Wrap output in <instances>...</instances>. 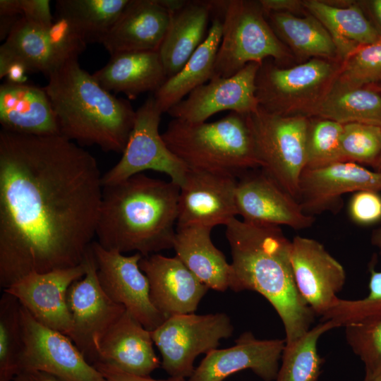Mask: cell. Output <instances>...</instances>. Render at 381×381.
<instances>
[{
	"instance_id": "cell-1",
	"label": "cell",
	"mask_w": 381,
	"mask_h": 381,
	"mask_svg": "<svg viewBox=\"0 0 381 381\" xmlns=\"http://www.w3.org/2000/svg\"><path fill=\"white\" fill-rule=\"evenodd\" d=\"M94 156L61 136L0 132V286L80 265L103 186Z\"/></svg>"
},
{
	"instance_id": "cell-2",
	"label": "cell",
	"mask_w": 381,
	"mask_h": 381,
	"mask_svg": "<svg viewBox=\"0 0 381 381\" xmlns=\"http://www.w3.org/2000/svg\"><path fill=\"white\" fill-rule=\"evenodd\" d=\"M226 238L232 261L229 288L264 296L281 318L286 344L310 329L315 314L300 294L291 262V242L278 226L258 225L233 218Z\"/></svg>"
},
{
	"instance_id": "cell-3",
	"label": "cell",
	"mask_w": 381,
	"mask_h": 381,
	"mask_svg": "<svg viewBox=\"0 0 381 381\" xmlns=\"http://www.w3.org/2000/svg\"><path fill=\"white\" fill-rule=\"evenodd\" d=\"M180 188L143 173L103 186L96 241L143 256L173 248Z\"/></svg>"
},
{
	"instance_id": "cell-4",
	"label": "cell",
	"mask_w": 381,
	"mask_h": 381,
	"mask_svg": "<svg viewBox=\"0 0 381 381\" xmlns=\"http://www.w3.org/2000/svg\"><path fill=\"white\" fill-rule=\"evenodd\" d=\"M44 87L60 135L80 145L122 153L135 119L130 102L117 98L83 69L78 59L53 68Z\"/></svg>"
},
{
	"instance_id": "cell-5",
	"label": "cell",
	"mask_w": 381,
	"mask_h": 381,
	"mask_svg": "<svg viewBox=\"0 0 381 381\" xmlns=\"http://www.w3.org/2000/svg\"><path fill=\"white\" fill-rule=\"evenodd\" d=\"M162 136L188 169L237 177L247 170L260 168L245 115L231 111L210 123L173 119Z\"/></svg>"
},
{
	"instance_id": "cell-6",
	"label": "cell",
	"mask_w": 381,
	"mask_h": 381,
	"mask_svg": "<svg viewBox=\"0 0 381 381\" xmlns=\"http://www.w3.org/2000/svg\"><path fill=\"white\" fill-rule=\"evenodd\" d=\"M217 6L223 14L222 33L212 78L231 77L248 64H261L267 59L279 66L291 60L293 54L273 31L259 1H217Z\"/></svg>"
},
{
	"instance_id": "cell-7",
	"label": "cell",
	"mask_w": 381,
	"mask_h": 381,
	"mask_svg": "<svg viewBox=\"0 0 381 381\" xmlns=\"http://www.w3.org/2000/svg\"><path fill=\"white\" fill-rule=\"evenodd\" d=\"M340 61L312 59L284 68L267 59L256 75V97L260 107L282 116L313 117L334 86Z\"/></svg>"
},
{
	"instance_id": "cell-8",
	"label": "cell",
	"mask_w": 381,
	"mask_h": 381,
	"mask_svg": "<svg viewBox=\"0 0 381 381\" xmlns=\"http://www.w3.org/2000/svg\"><path fill=\"white\" fill-rule=\"evenodd\" d=\"M245 118L260 168L298 200L300 179L307 164L310 118L274 114L260 107Z\"/></svg>"
},
{
	"instance_id": "cell-9",
	"label": "cell",
	"mask_w": 381,
	"mask_h": 381,
	"mask_svg": "<svg viewBox=\"0 0 381 381\" xmlns=\"http://www.w3.org/2000/svg\"><path fill=\"white\" fill-rule=\"evenodd\" d=\"M234 326L224 313L171 316L151 331L162 356V367L171 377H190L195 358L217 349L220 341L232 336Z\"/></svg>"
},
{
	"instance_id": "cell-10",
	"label": "cell",
	"mask_w": 381,
	"mask_h": 381,
	"mask_svg": "<svg viewBox=\"0 0 381 381\" xmlns=\"http://www.w3.org/2000/svg\"><path fill=\"white\" fill-rule=\"evenodd\" d=\"M162 112L154 96L135 111L133 127L120 160L102 175V186L120 183L147 170L168 175L179 188L188 168L167 147L159 132Z\"/></svg>"
},
{
	"instance_id": "cell-11",
	"label": "cell",
	"mask_w": 381,
	"mask_h": 381,
	"mask_svg": "<svg viewBox=\"0 0 381 381\" xmlns=\"http://www.w3.org/2000/svg\"><path fill=\"white\" fill-rule=\"evenodd\" d=\"M23 347L20 371H40L61 381H105L67 335L35 320L21 306Z\"/></svg>"
},
{
	"instance_id": "cell-12",
	"label": "cell",
	"mask_w": 381,
	"mask_h": 381,
	"mask_svg": "<svg viewBox=\"0 0 381 381\" xmlns=\"http://www.w3.org/2000/svg\"><path fill=\"white\" fill-rule=\"evenodd\" d=\"M85 275L68 289L67 302L72 322L71 339L93 365L103 337L126 311L102 289L91 246L85 254Z\"/></svg>"
},
{
	"instance_id": "cell-13",
	"label": "cell",
	"mask_w": 381,
	"mask_h": 381,
	"mask_svg": "<svg viewBox=\"0 0 381 381\" xmlns=\"http://www.w3.org/2000/svg\"><path fill=\"white\" fill-rule=\"evenodd\" d=\"M91 249L97 266L99 282L107 295L123 306L145 328L152 331L166 318L152 303L147 277L139 262L143 255H131L102 247L96 241Z\"/></svg>"
},
{
	"instance_id": "cell-14",
	"label": "cell",
	"mask_w": 381,
	"mask_h": 381,
	"mask_svg": "<svg viewBox=\"0 0 381 381\" xmlns=\"http://www.w3.org/2000/svg\"><path fill=\"white\" fill-rule=\"evenodd\" d=\"M236 185L233 174L188 169L179 188L176 227L226 226L238 215Z\"/></svg>"
},
{
	"instance_id": "cell-15",
	"label": "cell",
	"mask_w": 381,
	"mask_h": 381,
	"mask_svg": "<svg viewBox=\"0 0 381 381\" xmlns=\"http://www.w3.org/2000/svg\"><path fill=\"white\" fill-rule=\"evenodd\" d=\"M249 169L237 176L236 205L243 221L258 225L310 227L314 217L263 169Z\"/></svg>"
},
{
	"instance_id": "cell-16",
	"label": "cell",
	"mask_w": 381,
	"mask_h": 381,
	"mask_svg": "<svg viewBox=\"0 0 381 381\" xmlns=\"http://www.w3.org/2000/svg\"><path fill=\"white\" fill-rule=\"evenodd\" d=\"M260 65L249 63L231 77L212 78L194 89L167 113L173 119L202 123L222 111L242 115L255 112L260 107L255 84Z\"/></svg>"
},
{
	"instance_id": "cell-17",
	"label": "cell",
	"mask_w": 381,
	"mask_h": 381,
	"mask_svg": "<svg viewBox=\"0 0 381 381\" xmlns=\"http://www.w3.org/2000/svg\"><path fill=\"white\" fill-rule=\"evenodd\" d=\"M83 262L75 267L47 272H32L3 290L15 296L41 325L70 337L72 322L67 293L85 274Z\"/></svg>"
},
{
	"instance_id": "cell-18",
	"label": "cell",
	"mask_w": 381,
	"mask_h": 381,
	"mask_svg": "<svg viewBox=\"0 0 381 381\" xmlns=\"http://www.w3.org/2000/svg\"><path fill=\"white\" fill-rule=\"evenodd\" d=\"M291 262L297 289L315 315L323 316L344 287L343 266L315 239L295 236L291 242Z\"/></svg>"
},
{
	"instance_id": "cell-19",
	"label": "cell",
	"mask_w": 381,
	"mask_h": 381,
	"mask_svg": "<svg viewBox=\"0 0 381 381\" xmlns=\"http://www.w3.org/2000/svg\"><path fill=\"white\" fill-rule=\"evenodd\" d=\"M285 339H258L242 333L233 346L214 349L195 368L188 381H224L231 375L250 369L264 381L276 380Z\"/></svg>"
},
{
	"instance_id": "cell-20",
	"label": "cell",
	"mask_w": 381,
	"mask_h": 381,
	"mask_svg": "<svg viewBox=\"0 0 381 381\" xmlns=\"http://www.w3.org/2000/svg\"><path fill=\"white\" fill-rule=\"evenodd\" d=\"M362 190H381V172L350 162L305 169L299 183L298 201L309 214L339 207L341 195Z\"/></svg>"
},
{
	"instance_id": "cell-21",
	"label": "cell",
	"mask_w": 381,
	"mask_h": 381,
	"mask_svg": "<svg viewBox=\"0 0 381 381\" xmlns=\"http://www.w3.org/2000/svg\"><path fill=\"white\" fill-rule=\"evenodd\" d=\"M139 265L147 277L152 303L166 319L195 313L209 289L176 256H143Z\"/></svg>"
},
{
	"instance_id": "cell-22",
	"label": "cell",
	"mask_w": 381,
	"mask_h": 381,
	"mask_svg": "<svg viewBox=\"0 0 381 381\" xmlns=\"http://www.w3.org/2000/svg\"><path fill=\"white\" fill-rule=\"evenodd\" d=\"M170 18L171 13L159 0H130L100 43L111 55L158 51Z\"/></svg>"
},
{
	"instance_id": "cell-23",
	"label": "cell",
	"mask_w": 381,
	"mask_h": 381,
	"mask_svg": "<svg viewBox=\"0 0 381 381\" xmlns=\"http://www.w3.org/2000/svg\"><path fill=\"white\" fill-rule=\"evenodd\" d=\"M153 344L151 331L126 310L103 337L97 362L130 374L149 376L160 365Z\"/></svg>"
},
{
	"instance_id": "cell-24",
	"label": "cell",
	"mask_w": 381,
	"mask_h": 381,
	"mask_svg": "<svg viewBox=\"0 0 381 381\" xmlns=\"http://www.w3.org/2000/svg\"><path fill=\"white\" fill-rule=\"evenodd\" d=\"M2 130L30 135H60L57 119L44 87L28 83L0 86Z\"/></svg>"
},
{
	"instance_id": "cell-25",
	"label": "cell",
	"mask_w": 381,
	"mask_h": 381,
	"mask_svg": "<svg viewBox=\"0 0 381 381\" xmlns=\"http://www.w3.org/2000/svg\"><path fill=\"white\" fill-rule=\"evenodd\" d=\"M92 75L105 90L122 92L131 99L143 92H156L167 80L158 51L114 54Z\"/></svg>"
},
{
	"instance_id": "cell-26",
	"label": "cell",
	"mask_w": 381,
	"mask_h": 381,
	"mask_svg": "<svg viewBox=\"0 0 381 381\" xmlns=\"http://www.w3.org/2000/svg\"><path fill=\"white\" fill-rule=\"evenodd\" d=\"M213 12L212 1H187L171 13L169 25L158 50L167 79L177 73L203 42Z\"/></svg>"
},
{
	"instance_id": "cell-27",
	"label": "cell",
	"mask_w": 381,
	"mask_h": 381,
	"mask_svg": "<svg viewBox=\"0 0 381 381\" xmlns=\"http://www.w3.org/2000/svg\"><path fill=\"white\" fill-rule=\"evenodd\" d=\"M212 229L204 226L176 227L173 248L178 258L209 289L229 288L231 264L212 243Z\"/></svg>"
},
{
	"instance_id": "cell-28",
	"label": "cell",
	"mask_w": 381,
	"mask_h": 381,
	"mask_svg": "<svg viewBox=\"0 0 381 381\" xmlns=\"http://www.w3.org/2000/svg\"><path fill=\"white\" fill-rule=\"evenodd\" d=\"M337 6L327 1L305 0L306 11L327 30L337 47L340 61L358 47L381 38L358 3Z\"/></svg>"
},
{
	"instance_id": "cell-29",
	"label": "cell",
	"mask_w": 381,
	"mask_h": 381,
	"mask_svg": "<svg viewBox=\"0 0 381 381\" xmlns=\"http://www.w3.org/2000/svg\"><path fill=\"white\" fill-rule=\"evenodd\" d=\"M222 33V19L218 15L213 18L206 37L183 68L154 92L157 106L162 114L168 112L194 89L211 80Z\"/></svg>"
},
{
	"instance_id": "cell-30",
	"label": "cell",
	"mask_w": 381,
	"mask_h": 381,
	"mask_svg": "<svg viewBox=\"0 0 381 381\" xmlns=\"http://www.w3.org/2000/svg\"><path fill=\"white\" fill-rule=\"evenodd\" d=\"M265 15L276 35L303 62L312 59L340 61L330 34L309 13L302 17L289 13Z\"/></svg>"
},
{
	"instance_id": "cell-31",
	"label": "cell",
	"mask_w": 381,
	"mask_h": 381,
	"mask_svg": "<svg viewBox=\"0 0 381 381\" xmlns=\"http://www.w3.org/2000/svg\"><path fill=\"white\" fill-rule=\"evenodd\" d=\"M45 31L24 18L15 24L0 47V78L15 61L25 65L28 72L49 74L54 64Z\"/></svg>"
},
{
	"instance_id": "cell-32",
	"label": "cell",
	"mask_w": 381,
	"mask_h": 381,
	"mask_svg": "<svg viewBox=\"0 0 381 381\" xmlns=\"http://www.w3.org/2000/svg\"><path fill=\"white\" fill-rule=\"evenodd\" d=\"M313 117L346 124L359 123L381 127V94L367 87L334 85Z\"/></svg>"
},
{
	"instance_id": "cell-33",
	"label": "cell",
	"mask_w": 381,
	"mask_h": 381,
	"mask_svg": "<svg viewBox=\"0 0 381 381\" xmlns=\"http://www.w3.org/2000/svg\"><path fill=\"white\" fill-rule=\"evenodd\" d=\"M336 327L339 326L332 321H322L295 341L286 344L275 381H318L324 362L318 352V341Z\"/></svg>"
},
{
	"instance_id": "cell-34",
	"label": "cell",
	"mask_w": 381,
	"mask_h": 381,
	"mask_svg": "<svg viewBox=\"0 0 381 381\" xmlns=\"http://www.w3.org/2000/svg\"><path fill=\"white\" fill-rule=\"evenodd\" d=\"M130 0H59L56 13L71 18L87 42H99L110 30Z\"/></svg>"
},
{
	"instance_id": "cell-35",
	"label": "cell",
	"mask_w": 381,
	"mask_h": 381,
	"mask_svg": "<svg viewBox=\"0 0 381 381\" xmlns=\"http://www.w3.org/2000/svg\"><path fill=\"white\" fill-rule=\"evenodd\" d=\"M20 309L18 300L3 291L0 299V381H12L18 373L23 347Z\"/></svg>"
},
{
	"instance_id": "cell-36",
	"label": "cell",
	"mask_w": 381,
	"mask_h": 381,
	"mask_svg": "<svg viewBox=\"0 0 381 381\" xmlns=\"http://www.w3.org/2000/svg\"><path fill=\"white\" fill-rule=\"evenodd\" d=\"M343 124L318 117L310 118L307 134L306 169L343 162L340 140Z\"/></svg>"
},
{
	"instance_id": "cell-37",
	"label": "cell",
	"mask_w": 381,
	"mask_h": 381,
	"mask_svg": "<svg viewBox=\"0 0 381 381\" xmlns=\"http://www.w3.org/2000/svg\"><path fill=\"white\" fill-rule=\"evenodd\" d=\"M381 83V38L361 46L341 63L336 85L359 88Z\"/></svg>"
},
{
	"instance_id": "cell-38",
	"label": "cell",
	"mask_w": 381,
	"mask_h": 381,
	"mask_svg": "<svg viewBox=\"0 0 381 381\" xmlns=\"http://www.w3.org/2000/svg\"><path fill=\"white\" fill-rule=\"evenodd\" d=\"M340 149L343 162L373 168L381 152V127L359 123L344 124Z\"/></svg>"
},
{
	"instance_id": "cell-39",
	"label": "cell",
	"mask_w": 381,
	"mask_h": 381,
	"mask_svg": "<svg viewBox=\"0 0 381 381\" xmlns=\"http://www.w3.org/2000/svg\"><path fill=\"white\" fill-rule=\"evenodd\" d=\"M46 37L52 56L54 68L71 59H78L88 43L79 25L69 16L56 13Z\"/></svg>"
},
{
	"instance_id": "cell-40",
	"label": "cell",
	"mask_w": 381,
	"mask_h": 381,
	"mask_svg": "<svg viewBox=\"0 0 381 381\" xmlns=\"http://www.w3.org/2000/svg\"><path fill=\"white\" fill-rule=\"evenodd\" d=\"M346 338L349 345L365 366V377L381 373V320L348 325Z\"/></svg>"
},
{
	"instance_id": "cell-41",
	"label": "cell",
	"mask_w": 381,
	"mask_h": 381,
	"mask_svg": "<svg viewBox=\"0 0 381 381\" xmlns=\"http://www.w3.org/2000/svg\"><path fill=\"white\" fill-rule=\"evenodd\" d=\"M381 320V297L370 298L367 296L356 300L337 298L332 306L322 316V322L330 320L339 327Z\"/></svg>"
},
{
	"instance_id": "cell-42",
	"label": "cell",
	"mask_w": 381,
	"mask_h": 381,
	"mask_svg": "<svg viewBox=\"0 0 381 381\" xmlns=\"http://www.w3.org/2000/svg\"><path fill=\"white\" fill-rule=\"evenodd\" d=\"M349 214L356 224L372 225L381 221V195L377 191L356 192L349 203Z\"/></svg>"
},
{
	"instance_id": "cell-43",
	"label": "cell",
	"mask_w": 381,
	"mask_h": 381,
	"mask_svg": "<svg viewBox=\"0 0 381 381\" xmlns=\"http://www.w3.org/2000/svg\"><path fill=\"white\" fill-rule=\"evenodd\" d=\"M20 8L22 18L45 30L54 20L48 0H20Z\"/></svg>"
},
{
	"instance_id": "cell-44",
	"label": "cell",
	"mask_w": 381,
	"mask_h": 381,
	"mask_svg": "<svg viewBox=\"0 0 381 381\" xmlns=\"http://www.w3.org/2000/svg\"><path fill=\"white\" fill-rule=\"evenodd\" d=\"M93 365L102 374L105 381H185V379L173 377L167 380H155L149 376L130 374L101 362H96Z\"/></svg>"
},
{
	"instance_id": "cell-45",
	"label": "cell",
	"mask_w": 381,
	"mask_h": 381,
	"mask_svg": "<svg viewBox=\"0 0 381 381\" xmlns=\"http://www.w3.org/2000/svg\"><path fill=\"white\" fill-rule=\"evenodd\" d=\"M303 1L301 0H260L259 2L265 14L276 13H289L296 14L305 12Z\"/></svg>"
},
{
	"instance_id": "cell-46",
	"label": "cell",
	"mask_w": 381,
	"mask_h": 381,
	"mask_svg": "<svg viewBox=\"0 0 381 381\" xmlns=\"http://www.w3.org/2000/svg\"><path fill=\"white\" fill-rule=\"evenodd\" d=\"M358 4L381 37V0L361 1Z\"/></svg>"
},
{
	"instance_id": "cell-47",
	"label": "cell",
	"mask_w": 381,
	"mask_h": 381,
	"mask_svg": "<svg viewBox=\"0 0 381 381\" xmlns=\"http://www.w3.org/2000/svg\"><path fill=\"white\" fill-rule=\"evenodd\" d=\"M28 71L25 65L20 62H12L10 64L5 73L4 77L7 78V82L13 84H25L27 83L28 78L25 73Z\"/></svg>"
},
{
	"instance_id": "cell-48",
	"label": "cell",
	"mask_w": 381,
	"mask_h": 381,
	"mask_svg": "<svg viewBox=\"0 0 381 381\" xmlns=\"http://www.w3.org/2000/svg\"><path fill=\"white\" fill-rule=\"evenodd\" d=\"M0 17L20 19L22 18L20 0H1Z\"/></svg>"
},
{
	"instance_id": "cell-49",
	"label": "cell",
	"mask_w": 381,
	"mask_h": 381,
	"mask_svg": "<svg viewBox=\"0 0 381 381\" xmlns=\"http://www.w3.org/2000/svg\"><path fill=\"white\" fill-rule=\"evenodd\" d=\"M12 381H61L56 377L40 371H20Z\"/></svg>"
},
{
	"instance_id": "cell-50",
	"label": "cell",
	"mask_w": 381,
	"mask_h": 381,
	"mask_svg": "<svg viewBox=\"0 0 381 381\" xmlns=\"http://www.w3.org/2000/svg\"><path fill=\"white\" fill-rule=\"evenodd\" d=\"M369 294L368 298L381 297V271H376L373 265L370 267V279L368 284Z\"/></svg>"
},
{
	"instance_id": "cell-51",
	"label": "cell",
	"mask_w": 381,
	"mask_h": 381,
	"mask_svg": "<svg viewBox=\"0 0 381 381\" xmlns=\"http://www.w3.org/2000/svg\"><path fill=\"white\" fill-rule=\"evenodd\" d=\"M372 243L377 248L381 256V226L375 230L371 236Z\"/></svg>"
},
{
	"instance_id": "cell-52",
	"label": "cell",
	"mask_w": 381,
	"mask_h": 381,
	"mask_svg": "<svg viewBox=\"0 0 381 381\" xmlns=\"http://www.w3.org/2000/svg\"><path fill=\"white\" fill-rule=\"evenodd\" d=\"M367 87L371 90H373L375 92H377L380 94H381V83H379V84H375V85H368L367 87Z\"/></svg>"
},
{
	"instance_id": "cell-53",
	"label": "cell",
	"mask_w": 381,
	"mask_h": 381,
	"mask_svg": "<svg viewBox=\"0 0 381 381\" xmlns=\"http://www.w3.org/2000/svg\"><path fill=\"white\" fill-rule=\"evenodd\" d=\"M363 381H381V373L372 377H365Z\"/></svg>"
},
{
	"instance_id": "cell-54",
	"label": "cell",
	"mask_w": 381,
	"mask_h": 381,
	"mask_svg": "<svg viewBox=\"0 0 381 381\" xmlns=\"http://www.w3.org/2000/svg\"><path fill=\"white\" fill-rule=\"evenodd\" d=\"M373 169L375 171L381 172V152L377 162L375 163Z\"/></svg>"
}]
</instances>
